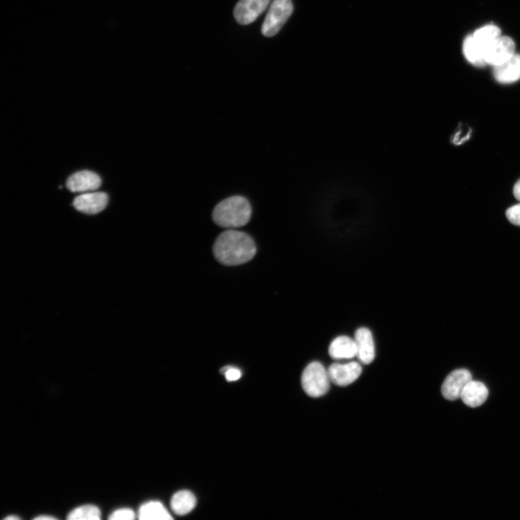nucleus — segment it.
Segmentation results:
<instances>
[{"instance_id":"obj_18","label":"nucleus","mask_w":520,"mask_h":520,"mask_svg":"<svg viewBox=\"0 0 520 520\" xmlns=\"http://www.w3.org/2000/svg\"><path fill=\"white\" fill-rule=\"evenodd\" d=\"M473 36L486 52L488 47L501 37L502 35L501 30L497 26L495 25H487L477 30Z\"/></svg>"},{"instance_id":"obj_6","label":"nucleus","mask_w":520,"mask_h":520,"mask_svg":"<svg viewBox=\"0 0 520 520\" xmlns=\"http://www.w3.org/2000/svg\"><path fill=\"white\" fill-rule=\"evenodd\" d=\"M472 380V375L467 370L453 371L447 377L442 385L443 397L451 401L461 399L464 388Z\"/></svg>"},{"instance_id":"obj_14","label":"nucleus","mask_w":520,"mask_h":520,"mask_svg":"<svg viewBox=\"0 0 520 520\" xmlns=\"http://www.w3.org/2000/svg\"><path fill=\"white\" fill-rule=\"evenodd\" d=\"M329 354L337 360L351 359L357 356V348L355 340L347 336H339L333 340L329 347Z\"/></svg>"},{"instance_id":"obj_9","label":"nucleus","mask_w":520,"mask_h":520,"mask_svg":"<svg viewBox=\"0 0 520 520\" xmlns=\"http://www.w3.org/2000/svg\"><path fill=\"white\" fill-rule=\"evenodd\" d=\"M67 188L72 193H85L98 190L102 185L100 176L90 171L73 174L67 181Z\"/></svg>"},{"instance_id":"obj_15","label":"nucleus","mask_w":520,"mask_h":520,"mask_svg":"<svg viewBox=\"0 0 520 520\" xmlns=\"http://www.w3.org/2000/svg\"><path fill=\"white\" fill-rule=\"evenodd\" d=\"M138 518L143 520H170L173 519L164 505L158 501H150L143 504L140 507Z\"/></svg>"},{"instance_id":"obj_25","label":"nucleus","mask_w":520,"mask_h":520,"mask_svg":"<svg viewBox=\"0 0 520 520\" xmlns=\"http://www.w3.org/2000/svg\"><path fill=\"white\" fill-rule=\"evenodd\" d=\"M5 519L6 520H19L20 519V517L17 515L13 514V515H9L6 516Z\"/></svg>"},{"instance_id":"obj_16","label":"nucleus","mask_w":520,"mask_h":520,"mask_svg":"<svg viewBox=\"0 0 520 520\" xmlns=\"http://www.w3.org/2000/svg\"><path fill=\"white\" fill-rule=\"evenodd\" d=\"M464 53L472 65L477 67L486 66L485 61V49L473 37V35L468 36L464 43Z\"/></svg>"},{"instance_id":"obj_10","label":"nucleus","mask_w":520,"mask_h":520,"mask_svg":"<svg viewBox=\"0 0 520 520\" xmlns=\"http://www.w3.org/2000/svg\"><path fill=\"white\" fill-rule=\"evenodd\" d=\"M355 342L356 357L363 364H370L375 358V346L370 329L365 327L358 329L355 334Z\"/></svg>"},{"instance_id":"obj_12","label":"nucleus","mask_w":520,"mask_h":520,"mask_svg":"<svg viewBox=\"0 0 520 520\" xmlns=\"http://www.w3.org/2000/svg\"><path fill=\"white\" fill-rule=\"evenodd\" d=\"M496 80L502 84H510L520 79V55L515 54L502 64L494 67Z\"/></svg>"},{"instance_id":"obj_19","label":"nucleus","mask_w":520,"mask_h":520,"mask_svg":"<svg viewBox=\"0 0 520 520\" xmlns=\"http://www.w3.org/2000/svg\"><path fill=\"white\" fill-rule=\"evenodd\" d=\"M67 518L69 520H99L102 519V512L97 506L85 504L75 508Z\"/></svg>"},{"instance_id":"obj_7","label":"nucleus","mask_w":520,"mask_h":520,"mask_svg":"<svg viewBox=\"0 0 520 520\" xmlns=\"http://www.w3.org/2000/svg\"><path fill=\"white\" fill-rule=\"evenodd\" d=\"M515 54V44L507 37H500L485 52V64L496 67Z\"/></svg>"},{"instance_id":"obj_21","label":"nucleus","mask_w":520,"mask_h":520,"mask_svg":"<svg viewBox=\"0 0 520 520\" xmlns=\"http://www.w3.org/2000/svg\"><path fill=\"white\" fill-rule=\"evenodd\" d=\"M506 216L510 223L520 226V203L508 208Z\"/></svg>"},{"instance_id":"obj_2","label":"nucleus","mask_w":520,"mask_h":520,"mask_svg":"<svg viewBox=\"0 0 520 520\" xmlns=\"http://www.w3.org/2000/svg\"><path fill=\"white\" fill-rule=\"evenodd\" d=\"M252 211V206L247 198L233 196L224 200L214 208L212 219L223 228H239L249 223Z\"/></svg>"},{"instance_id":"obj_22","label":"nucleus","mask_w":520,"mask_h":520,"mask_svg":"<svg viewBox=\"0 0 520 520\" xmlns=\"http://www.w3.org/2000/svg\"><path fill=\"white\" fill-rule=\"evenodd\" d=\"M222 373L226 377L229 382H234L239 380L241 377V371L233 366H225L221 370Z\"/></svg>"},{"instance_id":"obj_23","label":"nucleus","mask_w":520,"mask_h":520,"mask_svg":"<svg viewBox=\"0 0 520 520\" xmlns=\"http://www.w3.org/2000/svg\"><path fill=\"white\" fill-rule=\"evenodd\" d=\"M513 194L515 198L520 201V179L516 182L514 189Z\"/></svg>"},{"instance_id":"obj_5","label":"nucleus","mask_w":520,"mask_h":520,"mask_svg":"<svg viewBox=\"0 0 520 520\" xmlns=\"http://www.w3.org/2000/svg\"><path fill=\"white\" fill-rule=\"evenodd\" d=\"M330 382L335 385L346 387L353 383L362 373L359 363H333L327 370Z\"/></svg>"},{"instance_id":"obj_1","label":"nucleus","mask_w":520,"mask_h":520,"mask_svg":"<svg viewBox=\"0 0 520 520\" xmlns=\"http://www.w3.org/2000/svg\"><path fill=\"white\" fill-rule=\"evenodd\" d=\"M257 251L254 240L247 234L228 230L217 239L213 253L224 265L234 266L251 260Z\"/></svg>"},{"instance_id":"obj_13","label":"nucleus","mask_w":520,"mask_h":520,"mask_svg":"<svg viewBox=\"0 0 520 520\" xmlns=\"http://www.w3.org/2000/svg\"><path fill=\"white\" fill-rule=\"evenodd\" d=\"M486 386L478 381H471L464 388L461 399L468 407L477 408L483 405L488 399Z\"/></svg>"},{"instance_id":"obj_24","label":"nucleus","mask_w":520,"mask_h":520,"mask_svg":"<svg viewBox=\"0 0 520 520\" xmlns=\"http://www.w3.org/2000/svg\"><path fill=\"white\" fill-rule=\"evenodd\" d=\"M35 519L37 520H55L57 519L55 516H51V515H40L35 518Z\"/></svg>"},{"instance_id":"obj_11","label":"nucleus","mask_w":520,"mask_h":520,"mask_svg":"<svg viewBox=\"0 0 520 520\" xmlns=\"http://www.w3.org/2000/svg\"><path fill=\"white\" fill-rule=\"evenodd\" d=\"M109 202V197L104 193H92L81 195L73 201L75 208L89 215H95L103 211Z\"/></svg>"},{"instance_id":"obj_8","label":"nucleus","mask_w":520,"mask_h":520,"mask_svg":"<svg viewBox=\"0 0 520 520\" xmlns=\"http://www.w3.org/2000/svg\"><path fill=\"white\" fill-rule=\"evenodd\" d=\"M270 1L271 0H240L234 8V18L241 25H249L265 12Z\"/></svg>"},{"instance_id":"obj_17","label":"nucleus","mask_w":520,"mask_h":520,"mask_svg":"<svg viewBox=\"0 0 520 520\" xmlns=\"http://www.w3.org/2000/svg\"><path fill=\"white\" fill-rule=\"evenodd\" d=\"M197 500L195 495L190 491H180L171 498V507L177 515H186L195 507Z\"/></svg>"},{"instance_id":"obj_3","label":"nucleus","mask_w":520,"mask_h":520,"mask_svg":"<svg viewBox=\"0 0 520 520\" xmlns=\"http://www.w3.org/2000/svg\"><path fill=\"white\" fill-rule=\"evenodd\" d=\"M330 382L327 370L318 361L310 363L303 372L302 387L312 397H320L325 394L329 389Z\"/></svg>"},{"instance_id":"obj_20","label":"nucleus","mask_w":520,"mask_h":520,"mask_svg":"<svg viewBox=\"0 0 520 520\" xmlns=\"http://www.w3.org/2000/svg\"><path fill=\"white\" fill-rule=\"evenodd\" d=\"M135 518V512L130 508H121L114 510L109 516L111 520H132Z\"/></svg>"},{"instance_id":"obj_4","label":"nucleus","mask_w":520,"mask_h":520,"mask_svg":"<svg viewBox=\"0 0 520 520\" xmlns=\"http://www.w3.org/2000/svg\"><path fill=\"white\" fill-rule=\"evenodd\" d=\"M293 11L291 0H274L262 26V35L266 37L277 35Z\"/></svg>"}]
</instances>
